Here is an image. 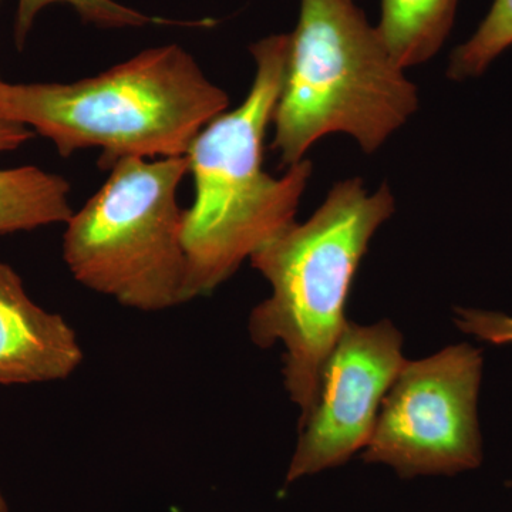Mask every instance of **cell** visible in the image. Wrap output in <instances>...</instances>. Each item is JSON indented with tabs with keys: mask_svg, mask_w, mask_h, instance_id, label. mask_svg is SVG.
I'll return each instance as SVG.
<instances>
[{
	"mask_svg": "<svg viewBox=\"0 0 512 512\" xmlns=\"http://www.w3.org/2000/svg\"><path fill=\"white\" fill-rule=\"evenodd\" d=\"M249 50L256 72L247 97L202 128L187 153L195 190L183 225L190 301L211 295L295 224L311 180L308 158L281 178L264 170V141L284 84L289 33L264 37Z\"/></svg>",
	"mask_w": 512,
	"mask_h": 512,
	"instance_id": "1",
	"label": "cell"
},
{
	"mask_svg": "<svg viewBox=\"0 0 512 512\" xmlns=\"http://www.w3.org/2000/svg\"><path fill=\"white\" fill-rule=\"evenodd\" d=\"M229 96L184 47H151L73 83L0 82V114L55 144L60 156L99 148L100 168L123 158L187 156L227 111Z\"/></svg>",
	"mask_w": 512,
	"mask_h": 512,
	"instance_id": "2",
	"label": "cell"
},
{
	"mask_svg": "<svg viewBox=\"0 0 512 512\" xmlns=\"http://www.w3.org/2000/svg\"><path fill=\"white\" fill-rule=\"evenodd\" d=\"M389 185L370 192L360 178L333 185L315 214L292 224L249 258L271 285L252 309V343L284 346L286 392L305 419L318 397L323 366L348 325L346 303L377 229L392 217Z\"/></svg>",
	"mask_w": 512,
	"mask_h": 512,
	"instance_id": "3",
	"label": "cell"
},
{
	"mask_svg": "<svg viewBox=\"0 0 512 512\" xmlns=\"http://www.w3.org/2000/svg\"><path fill=\"white\" fill-rule=\"evenodd\" d=\"M417 107L416 86L355 0H301L272 121L281 165L336 133L375 153Z\"/></svg>",
	"mask_w": 512,
	"mask_h": 512,
	"instance_id": "4",
	"label": "cell"
},
{
	"mask_svg": "<svg viewBox=\"0 0 512 512\" xmlns=\"http://www.w3.org/2000/svg\"><path fill=\"white\" fill-rule=\"evenodd\" d=\"M188 167L187 156L111 165L106 183L66 222L64 264L79 284L140 312L190 301L177 201Z\"/></svg>",
	"mask_w": 512,
	"mask_h": 512,
	"instance_id": "5",
	"label": "cell"
},
{
	"mask_svg": "<svg viewBox=\"0 0 512 512\" xmlns=\"http://www.w3.org/2000/svg\"><path fill=\"white\" fill-rule=\"evenodd\" d=\"M483 367V352L468 343L404 363L384 397L363 461L392 467L404 480L480 467Z\"/></svg>",
	"mask_w": 512,
	"mask_h": 512,
	"instance_id": "6",
	"label": "cell"
},
{
	"mask_svg": "<svg viewBox=\"0 0 512 512\" xmlns=\"http://www.w3.org/2000/svg\"><path fill=\"white\" fill-rule=\"evenodd\" d=\"M403 336L390 320L348 322L323 366L315 406L299 421L286 483L348 463L365 450L380 407L403 369Z\"/></svg>",
	"mask_w": 512,
	"mask_h": 512,
	"instance_id": "7",
	"label": "cell"
},
{
	"mask_svg": "<svg viewBox=\"0 0 512 512\" xmlns=\"http://www.w3.org/2000/svg\"><path fill=\"white\" fill-rule=\"evenodd\" d=\"M83 359L69 322L33 302L18 272L0 262V384L64 380Z\"/></svg>",
	"mask_w": 512,
	"mask_h": 512,
	"instance_id": "8",
	"label": "cell"
},
{
	"mask_svg": "<svg viewBox=\"0 0 512 512\" xmlns=\"http://www.w3.org/2000/svg\"><path fill=\"white\" fill-rule=\"evenodd\" d=\"M35 131L0 114V154L28 143ZM70 184L35 165L0 168V234L66 224L74 214Z\"/></svg>",
	"mask_w": 512,
	"mask_h": 512,
	"instance_id": "9",
	"label": "cell"
},
{
	"mask_svg": "<svg viewBox=\"0 0 512 512\" xmlns=\"http://www.w3.org/2000/svg\"><path fill=\"white\" fill-rule=\"evenodd\" d=\"M458 0H382L380 35L400 67L436 56L446 42Z\"/></svg>",
	"mask_w": 512,
	"mask_h": 512,
	"instance_id": "10",
	"label": "cell"
},
{
	"mask_svg": "<svg viewBox=\"0 0 512 512\" xmlns=\"http://www.w3.org/2000/svg\"><path fill=\"white\" fill-rule=\"evenodd\" d=\"M55 3L72 6L84 23L101 29L144 28L148 25H205L202 22H173V20L154 18L117 0H18L15 28H13L18 49L25 46L39 13Z\"/></svg>",
	"mask_w": 512,
	"mask_h": 512,
	"instance_id": "11",
	"label": "cell"
},
{
	"mask_svg": "<svg viewBox=\"0 0 512 512\" xmlns=\"http://www.w3.org/2000/svg\"><path fill=\"white\" fill-rule=\"evenodd\" d=\"M512 46V0H494L474 35L451 55L447 76L466 80L483 74L501 53Z\"/></svg>",
	"mask_w": 512,
	"mask_h": 512,
	"instance_id": "12",
	"label": "cell"
},
{
	"mask_svg": "<svg viewBox=\"0 0 512 512\" xmlns=\"http://www.w3.org/2000/svg\"><path fill=\"white\" fill-rule=\"evenodd\" d=\"M454 322L467 335L493 345H512V316L505 313L457 308Z\"/></svg>",
	"mask_w": 512,
	"mask_h": 512,
	"instance_id": "13",
	"label": "cell"
},
{
	"mask_svg": "<svg viewBox=\"0 0 512 512\" xmlns=\"http://www.w3.org/2000/svg\"><path fill=\"white\" fill-rule=\"evenodd\" d=\"M0 512H9L8 504H6L5 498H3L2 491H0Z\"/></svg>",
	"mask_w": 512,
	"mask_h": 512,
	"instance_id": "14",
	"label": "cell"
},
{
	"mask_svg": "<svg viewBox=\"0 0 512 512\" xmlns=\"http://www.w3.org/2000/svg\"><path fill=\"white\" fill-rule=\"evenodd\" d=\"M0 82H2V79H0Z\"/></svg>",
	"mask_w": 512,
	"mask_h": 512,
	"instance_id": "15",
	"label": "cell"
}]
</instances>
